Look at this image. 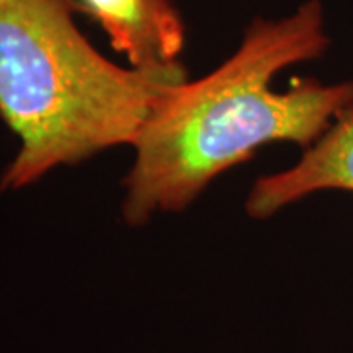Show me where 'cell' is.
Here are the masks:
<instances>
[{
  "mask_svg": "<svg viewBox=\"0 0 353 353\" xmlns=\"http://www.w3.org/2000/svg\"><path fill=\"white\" fill-rule=\"evenodd\" d=\"M330 48L320 0H306L279 20L257 18L240 48L212 73L173 87L134 141L124 218L138 226L153 212L189 206L216 176L265 143L310 148L345 108L353 83L296 81L273 90L277 73L322 57Z\"/></svg>",
  "mask_w": 353,
  "mask_h": 353,
  "instance_id": "1",
  "label": "cell"
},
{
  "mask_svg": "<svg viewBox=\"0 0 353 353\" xmlns=\"http://www.w3.org/2000/svg\"><path fill=\"white\" fill-rule=\"evenodd\" d=\"M73 0H0V116L22 145L0 189H22L139 136L183 65L120 67L77 28Z\"/></svg>",
  "mask_w": 353,
  "mask_h": 353,
  "instance_id": "2",
  "label": "cell"
},
{
  "mask_svg": "<svg viewBox=\"0 0 353 353\" xmlns=\"http://www.w3.org/2000/svg\"><path fill=\"white\" fill-rule=\"evenodd\" d=\"M320 190L353 192V106L345 108L296 165L255 181L245 201L252 218L263 220Z\"/></svg>",
  "mask_w": 353,
  "mask_h": 353,
  "instance_id": "3",
  "label": "cell"
},
{
  "mask_svg": "<svg viewBox=\"0 0 353 353\" xmlns=\"http://www.w3.org/2000/svg\"><path fill=\"white\" fill-rule=\"evenodd\" d=\"M79 6L99 22L130 67L181 65L185 24L171 0H79Z\"/></svg>",
  "mask_w": 353,
  "mask_h": 353,
  "instance_id": "4",
  "label": "cell"
}]
</instances>
